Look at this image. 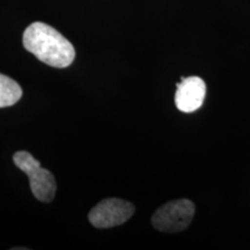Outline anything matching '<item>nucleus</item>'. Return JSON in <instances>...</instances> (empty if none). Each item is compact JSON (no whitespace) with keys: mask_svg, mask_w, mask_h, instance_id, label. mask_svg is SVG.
Wrapping results in <instances>:
<instances>
[{"mask_svg":"<svg viewBox=\"0 0 250 250\" xmlns=\"http://www.w3.org/2000/svg\"><path fill=\"white\" fill-rule=\"evenodd\" d=\"M22 43L24 49L49 66L65 68L73 62L76 50L64 37L49 24L34 22L24 30Z\"/></svg>","mask_w":250,"mask_h":250,"instance_id":"1","label":"nucleus"},{"mask_svg":"<svg viewBox=\"0 0 250 250\" xmlns=\"http://www.w3.org/2000/svg\"><path fill=\"white\" fill-rule=\"evenodd\" d=\"M13 161L19 169L29 177L31 192L36 199L43 203L54 201L57 184L51 171L41 167L40 161L26 151L14 153Z\"/></svg>","mask_w":250,"mask_h":250,"instance_id":"2","label":"nucleus"},{"mask_svg":"<svg viewBox=\"0 0 250 250\" xmlns=\"http://www.w3.org/2000/svg\"><path fill=\"white\" fill-rule=\"evenodd\" d=\"M195 214V205L189 199L168 202L152 215V225L155 229L165 233H177L191 224Z\"/></svg>","mask_w":250,"mask_h":250,"instance_id":"3","label":"nucleus"},{"mask_svg":"<svg viewBox=\"0 0 250 250\" xmlns=\"http://www.w3.org/2000/svg\"><path fill=\"white\" fill-rule=\"evenodd\" d=\"M136 208L121 198H105L96 204L88 214L89 223L96 228H111L126 223Z\"/></svg>","mask_w":250,"mask_h":250,"instance_id":"4","label":"nucleus"},{"mask_svg":"<svg viewBox=\"0 0 250 250\" xmlns=\"http://www.w3.org/2000/svg\"><path fill=\"white\" fill-rule=\"evenodd\" d=\"M176 87L175 104L180 111L193 112L202 107L206 94V85L202 78H181Z\"/></svg>","mask_w":250,"mask_h":250,"instance_id":"5","label":"nucleus"},{"mask_svg":"<svg viewBox=\"0 0 250 250\" xmlns=\"http://www.w3.org/2000/svg\"><path fill=\"white\" fill-rule=\"evenodd\" d=\"M22 98V88L17 81L0 73V108L11 107Z\"/></svg>","mask_w":250,"mask_h":250,"instance_id":"6","label":"nucleus"}]
</instances>
